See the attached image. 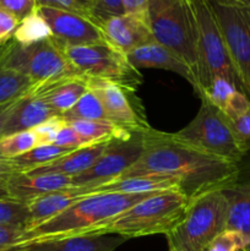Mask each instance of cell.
<instances>
[{"label": "cell", "instance_id": "44dd1931", "mask_svg": "<svg viewBox=\"0 0 250 251\" xmlns=\"http://www.w3.org/2000/svg\"><path fill=\"white\" fill-rule=\"evenodd\" d=\"M110 141V140H109ZM91 145L87 147L74 150L70 153L61 156L44 166L26 172L28 174H60V176H75L83 173L95 164V162L102 156L108 142Z\"/></svg>", "mask_w": 250, "mask_h": 251}, {"label": "cell", "instance_id": "d6986e66", "mask_svg": "<svg viewBox=\"0 0 250 251\" xmlns=\"http://www.w3.org/2000/svg\"><path fill=\"white\" fill-rule=\"evenodd\" d=\"M126 240L115 234L80 235L31 243L17 251H114Z\"/></svg>", "mask_w": 250, "mask_h": 251}, {"label": "cell", "instance_id": "cb8c5ba5", "mask_svg": "<svg viewBox=\"0 0 250 251\" xmlns=\"http://www.w3.org/2000/svg\"><path fill=\"white\" fill-rule=\"evenodd\" d=\"M74 150L65 149V147L56 146V145H43L32 149L26 153L17 156L15 158H10V166L12 167L16 173H26V172L36 169L38 167L44 166L54 159L61 156L70 153Z\"/></svg>", "mask_w": 250, "mask_h": 251}, {"label": "cell", "instance_id": "f6af8a7d", "mask_svg": "<svg viewBox=\"0 0 250 251\" xmlns=\"http://www.w3.org/2000/svg\"><path fill=\"white\" fill-rule=\"evenodd\" d=\"M244 251H250V248H248V249H245Z\"/></svg>", "mask_w": 250, "mask_h": 251}, {"label": "cell", "instance_id": "3957f363", "mask_svg": "<svg viewBox=\"0 0 250 251\" xmlns=\"http://www.w3.org/2000/svg\"><path fill=\"white\" fill-rule=\"evenodd\" d=\"M189 205L190 200L176 189L153 193L110 221L100 234H115L125 239L166 235L180 223Z\"/></svg>", "mask_w": 250, "mask_h": 251}, {"label": "cell", "instance_id": "bcb514c9", "mask_svg": "<svg viewBox=\"0 0 250 251\" xmlns=\"http://www.w3.org/2000/svg\"><path fill=\"white\" fill-rule=\"evenodd\" d=\"M1 47H2V46H0V49H1Z\"/></svg>", "mask_w": 250, "mask_h": 251}, {"label": "cell", "instance_id": "e0dca14e", "mask_svg": "<svg viewBox=\"0 0 250 251\" xmlns=\"http://www.w3.org/2000/svg\"><path fill=\"white\" fill-rule=\"evenodd\" d=\"M228 201L225 229L242 233L249 240L250 248V168H243L233 183L222 189Z\"/></svg>", "mask_w": 250, "mask_h": 251}, {"label": "cell", "instance_id": "ee69618b", "mask_svg": "<svg viewBox=\"0 0 250 251\" xmlns=\"http://www.w3.org/2000/svg\"><path fill=\"white\" fill-rule=\"evenodd\" d=\"M0 169H4V171H10L16 173V172L12 169V167L10 166V158H6V157L1 153H0Z\"/></svg>", "mask_w": 250, "mask_h": 251}, {"label": "cell", "instance_id": "9a60e30c", "mask_svg": "<svg viewBox=\"0 0 250 251\" xmlns=\"http://www.w3.org/2000/svg\"><path fill=\"white\" fill-rule=\"evenodd\" d=\"M126 58L137 70L139 69H162V70L178 74L193 86L196 93L199 92L198 81L191 69L175 53L157 41H152L130 51L126 54Z\"/></svg>", "mask_w": 250, "mask_h": 251}, {"label": "cell", "instance_id": "ab89813d", "mask_svg": "<svg viewBox=\"0 0 250 251\" xmlns=\"http://www.w3.org/2000/svg\"><path fill=\"white\" fill-rule=\"evenodd\" d=\"M150 0H124L125 12L130 14H149Z\"/></svg>", "mask_w": 250, "mask_h": 251}, {"label": "cell", "instance_id": "603a6c76", "mask_svg": "<svg viewBox=\"0 0 250 251\" xmlns=\"http://www.w3.org/2000/svg\"><path fill=\"white\" fill-rule=\"evenodd\" d=\"M82 189V188H81ZM179 190V181L175 179L167 178V176H131V178H122L117 180L102 184L92 189H83L86 195L91 194H150L158 193L166 190ZM180 191V190H179Z\"/></svg>", "mask_w": 250, "mask_h": 251}, {"label": "cell", "instance_id": "60d3db41", "mask_svg": "<svg viewBox=\"0 0 250 251\" xmlns=\"http://www.w3.org/2000/svg\"><path fill=\"white\" fill-rule=\"evenodd\" d=\"M21 98H20V100H21ZM20 100H15V102L11 103V104L6 105V107H4V108H1V109H0V139H1L2 135H4L5 125H6L7 120H9V118H10V115H11L12 110H14L15 105L17 104V102H19Z\"/></svg>", "mask_w": 250, "mask_h": 251}, {"label": "cell", "instance_id": "ffe728a7", "mask_svg": "<svg viewBox=\"0 0 250 251\" xmlns=\"http://www.w3.org/2000/svg\"><path fill=\"white\" fill-rule=\"evenodd\" d=\"M85 196L87 195L81 188H68L33 199L27 202L29 218L26 230L33 229L42 223L51 220Z\"/></svg>", "mask_w": 250, "mask_h": 251}, {"label": "cell", "instance_id": "7bdbcfd3", "mask_svg": "<svg viewBox=\"0 0 250 251\" xmlns=\"http://www.w3.org/2000/svg\"><path fill=\"white\" fill-rule=\"evenodd\" d=\"M12 173H14V172L0 169V196H7L6 194L7 181H9L10 176H11ZM7 198H9V196H7Z\"/></svg>", "mask_w": 250, "mask_h": 251}, {"label": "cell", "instance_id": "4dcf8cb0", "mask_svg": "<svg viewBox=\"0 0 250 251\" xmlns=\"http://www.w3.org/2000/svg\"><path fill=\"white\" fill-rule=\"evenodd\" d=\"M239 91L237 88V86L234 83H232L230 81L225 80L222 77H216L213 78L212 82L210 83L207 90L203 92V97L207 98L212 104H215L216 107L220 108L221 110L225 108V103L228 102L230 97L233 96V93ZM201 96V97H202Z\"/></svg>", "mask_w": 250, "mask_h": 251}, {"label": "cell", "instance_id": "7c38bea8", "mask_svg": "<svg viewBox=\"0 0 250 251\" xmlns=\"http://www.w3.org/2000/svg\"><path fill=\"white\" fill-rule=\"evenodd\" d=\"M88 90L92 91L102 103L108 119L115 125L130 131H145L150 129L141 104L135 105V92L108 81L87 80Z\"/></svg>", "mask_w": 250, "mask_h": 251}, {"label": "cell", "instance_id": "8992f818", "mask_svg": "<svg viewBox=\"0 0 250 251\" xmlns=\"http://www.w3.org/2000/svg\"><path fill=\"white\" fill-rule=\"evenodd\" d=\"M0 68L21 73L34 86L49 85L68 78H87L69 60L63 48L48 38L29 47L11 39L0 49Z\"/></svg>", "mask_w": 250, "mask_h": 251}, {"label": "cell", "instance_id": "9c48e42d", "mask_svg": "<svg viewBox=\"0 0 250 251\" xmlns=\"http://www.w3.org/2000/svg\"><path fill=\"white\" fill-rule=\"evenodd\" d=\"M61 47V46H60ZM69 60L88 80H100L122 86L135 92L144 82V76L127 60L126 54L109 44L61 47Z\"/></svg>", "mask_w": 250, "mask_h": 251}, {"label": "cell", "instance_id": "4fadbf2b", "mask_svg": "<svg viewBox=\"0 0 250 251\" xmlns=\"http://www.w3.org/2000/svg\"><path fill=\"white\" fill-rule=\"evenodd\" d=\"M48 24L51 38L61 47H78L107 43L102 31L87 17L49 7H37Z\"/></svg>", "mask_w": 250, "mask_h": 251}, {"label": "cell", "instance_id": "83f0119b", "mask_svg": "<svg viewBox=\"0 0 250 251\" xmlns=\"http://www.w3.org/2000/svg\"><path fill=\"white\" fill-rule=\"evenodd\" d=\"M28 206L26 202L0 196V226L26 229L28 225Z\"/></svg>", "mask_w": 250, "mask_h": 251}, {"label": "cell", "instance_id": "d4e9b609", "mask_svg": "<svg viewBox=\"0 0 250 251\" xmlns=\"http://www.w3.org/2000/svg\"><path fill=\"white\" fill-rule=\"evenodd\" d=\"M33 86L31 78L24 74L0 68V109L24 97Z\"/></svg>", "mask_w": 250, "mask_h": 251}, {"label": "cell", "instance_id": "7402d4cb", "mask_svg": "<svg viewBox=\"0 0 250 251\" xmlns=\"http://www.w3.org/2000/svg\"><path fill=\"white\" fill-rule=\"evenodd\" d=\"M87 80L88 78H68L49 85L33 86L31 92L61 115L71 109L87 92Z\"/></svg>", "mask_w": 250, "mask_h": 251}, {"label": "cell", "instance_id": "5b68a950", "mask_svg": "<svg viewBox=\"0 0 250 251\" xmlns=\"http://www.w3.org/2000/svg\"><path fill=\"white\" fill-rule=\"evenodd\" d=\"M227 220L228 201L222 189L194 199L180 223L166 234L169 251H207L225 230Z\"/></svg>", "mask_w": 250, "mask_h": 251}, {"label": "cell", "instance_id": "836d02e7", "mask_svg": "<svg viewBox=\"0 0 250 251\" xmlns=\"http://www.w3.org/2000/svg\"><path fill=\"white\" fill-rule=\"evenodd\" d=\"M53 145H56V146L65 147V149L70 150H77L81 149V147H87L91 146V142L87 141L85 137L81 136L77 131H76L74 127H71L68 123L63 125V127L59 131L58 136H56L55 141H54Z\"/></svg>", "mask_w": 250, "mask_h": 251}, {"label": "cell", "instance_id": "f35d334b", "mask_svg": "<svg viewBox=\"0 0 250 251\" xmlns=\"http://www.w3.org/2000/svg\"><path fill=\"white\" fill-rule=\"evenodd\" d=\"M20 21L5 10L0 9V46H4L14 37Z\"/></svg>", "mask_w": 250, "mask_h": 251}, {"label": "cell", "instance_id": "484cf974", "mask_svg": "<svg viewBox=\"0 0 250 251\" xmlns=\"http://www.w3.org/2000/svg\"><path fill=\"white\" fill-rule=\"evenodd\" d=\"M60 118L65 123L78 122V120H88V122L108 120L110 122L100 100L90 90L78 100V102L71 109L63 113Z\"/></svg>", "mask_w": 250, "mask_h": 251}, {"label": "cell", "instance_id": "e575fe53", "mask_svg": "<svg viewBox=\"0 0 250 251\" xmlns=\"http://www.w3.org/2000/svg\"><path fill=\"white\" fill-rule=\"evenodd\" d=\"M64 124H65V122H63V119L59 117L55 118V119L49 120V122L43 123V124L38 125L37 127H34L33 132L37 136L38 146L53 145Z\"/></svg>", "mask_w": 250, "mask_h": 251}, {"label": "cell", "instance_id": "8d00e7d4", "mask_svg": "<svg viewBox=\"0 0 250 251\" xmlns=\"http://www.w3.org/2000/svg\"><path fill=\"white\" fill-rule=\"evenodd\" d=\"M250 109V100L242 92L237 91L233 93L232 97L225 103V108L222 109L223 114L229 120H234L247 113Z\"/></svg>", "mask_w": 250, "mask_h": 251}, {"label": "cell", "instance_id": "4316f807", "mask_svg": "<svg viewBox=\"0 0 250 251\" xmlns=\"http://www.w3.org/2000/svg\"><path fill=\"white\" fill-rule=\"evenodd\" d=\"M51 31L43 17L36 11L22 20L15 31L14 39L22 47H29L50 38Z\"/></svg>", "mask_w": 250, "mask_h": 251}, {"label": "cell", "instance_id": "d590c367", "mask_svg": "<svg viewBox=\"0 0 250 251\" xmlns=\"http://www.w3.org/2000/svg\"><path fill=\"white\" fill-rule=\"evenodd\" d=\"M0 9L14 15L20 22L37 10L36 0H0Z\"/></svg>", "mask_w": 250, "mask_h": 251}, {"label": "cell", "instance_id": "6da1fadb", "mask_svg": "<svg viewBox=\"0 0 250 251\" xmlns=\"http://www.w3.org/2000/svg\"><path fill=\"white\" fill-rule=\"evenodd\" d=\"M144 136V153L119 179L146 176L175 179L179 190L193 201L203 194L225 188L240 173V163L200 151L174 134L150 127Z\"/></svg>", "mask_w": 250, "mask_h": 251}, {"label": "cell", "instance_id": "b9f144b4", "mask_svg": "<svg viewBox=\"0 0 250 251\" xmlns=\"http://www.w3.org/2000/svg\"><path fill=\"white\" fill-rule=\"evenodd\" d=\"M207 1L223 6H250V0H207Z\"/></svg>", "mask_w": 250, "mask_h": 251}, {"label": "cell", "instance_id": "30bf717a", "mask_svg": "<svg viewBox=\"0 0 250 251\" xmlns=\"http://www.w3.org/2000/svg\"><path fill=\"white\" fill-rule=\"evenodd\" d=\"M145 131L132 132L131 136L126 139L110 140L102 156L91 168L83 173L71 176V188H82L88 190L119 179L144 153Z\"/></svg>", "mask_w": 250, "mask_h": 251}, {"label": "cell", "instance_id": "d6a6232c", "mask_svg": "<svg viewBox=\"0 0 250 251\" xmlns=\"http://www.w3.org/2000/svg\"><path fill=\"white\" fill-rule=\"evenodd\" d=\"M26 229L0 226V251H17L24 247Z\"/></svg>", "mask_w": 250, "mask_h": 251}, {"label": "cell", "instance_id": "8fae6325", "mask_svg": "<svg viewBox=\"0 0 250 251\" xmlns=\"http://www.w3.org/2000/svg\"><path fill=\"white\" fill-rule=\"evenodd\" d=\"M211 5L243 93L250 100V6Z\"/></svg>", "mask_w": 250, "mask_h": 251}, {"label": "cell", "instance_id": "ba28073f", "mask_svg": "<svg viewBox=\"0 0 250 251\" xmlns=\"http://www.w3.org/2000/svg\"><path fill=\"white\" fill-rule=\"evenodd\" d=\"M200 98L201 105L196 117L174 135L200 151L242 163L248 151L235 136L228 118L207 98Z\"/></svg>", "mask_w": 250, "mask_h": 251}, {"label": "cell", "instance_id": "74e56055", "mask_svg": "<svg viewBox=\"0 0 250 251\" xmlns=\"http://www.w3.org/2000/svg\"><path fill=\"white\" fill-rule=\"evenodd\" d=\"M229 120V119H228ZM232 129L234 131L235 136L240 141V144L244 146L248 152L250 151V109L239 118L234 120H229Z\"/></svg>", "mask_w": 250, "mask_h": 251}, {"label": "cell", "instance_id": "52a82bcc", "mask_svg": "<svg viewBox=\"0 0 250 251\" xmlns=\"http://www.w3.org/2000/svg\"><path fill=\"white\" fill-rule=\"evenodd\" d=\"M191 2L198 26V95L201 97L216 77L230 81L242 91L212 5L207 0H191Z\"/></svg>", "mask_w": 250, "mask_h": 251}, {"label": "cell", "instance_id": "5bb4252c", "mask_svg": "<svg viewBox=\"0 0 250 251\" xmlns=\"http://www.w3.org/2000/svg\"><path fill=\"white\" fill-rule=\"evenodd\" d=\"M100 28L107 44L124 54L154 41L149 14L125 12L105 21Z\"/></svg>", "mask_w": 250, "mask_h": 251}, {"label": "cell", "instance_id": "1f68e13d", "mask_svg": "<svg viewBox=\"0 0 250 251\" xmlns=\"http://www.w3.org/2000/svg\"><path fill=\"white\" fill-rule=\"evenodd\" d=\"M37 7H49L90 19L92 0H36Z\"/></svg>", "mask_w": 250, "mask_h": 251}, {"label": "cell", "instance_id": "277c9868", "mask_svg": "<svg viewBox=\"0 0 250 251\" xmlns=\"http://www.w3.org/2000/svg\"><path fill=\"white\" fill-rule=\"evenodd\" d=\"M149 20L154 41L175 53L198 81V26L191 0H150Z\"/></svg>", "mask_w": 250, "mask_h": 251}, {"label": "cell", "instance_id": "2e32d148", "mask_svg": "<svg viewBox=\"0 0 250 251\" xmlns=\"http://www.w3.org/2000/svg\"><path fill=\"white\" fill-rule=\"evenodd\" d=\"M68 188H71V176H68L12 173L7 181L6 194L14 200L27 203L39 196Z\"/></svg>", "mask_w": 250, "mask_h": 251}, {"label": "cell", "instance_id": "f546056e", "mask_svg": "<svg viewBox=\"0 0 250 251\" xmlns=\"http://www.w3.org/2000/svg\"><path fill=\"white\" fill-rule=\"evenodd\" d=\"M124 14V0H92L90 20L100 27L112 17Z\"/></svg>", "mask_w": 250, "mask_h": 251}, {"label": "cell", "instance_id": "ac0fdd59", "mask_svg": "<svg viewBox=\"0 0 250 251\" xmlns=\"http://www.w3.org/2000/svg\"><path fill=\"white\" fill-rule=\"evenodd\" d=\"M60 117L53 108L29 91L17 102L4 129V136L33 130L38 125Z\"/></svg>", "mask_w": 250, "mask_h": 251}, {"label": "cell", "instance_id": "7a4b0ae2", "mask_svg": "<svg viewBox=\"0 0 250 251\" xmlns=\"http://www.w3.org/2000/svg\"><path fill=\"white\" fill-rule=\"evenodd\" d=\"M151 194H91L51 220L25 233L24 247L31 243L100 234L103 228ZM21 249V248H20Z\"/></svg>", "mask_w": 250, "mask_h": 251}, {"label": "cell", "instance_id": "f1b7e54d", "mask_svg": "<svg viewBox=\"0 0 250 251\" xmlns=\"http://www.w3.org/2000/svg\"><path fill=\"white\" fill-rule=\"evenodd\" d=\"M37 146L38 141L33 130L16 132L0 139V153L4 154L6 158L21 156Z\"/></svg>", "mask_w": 250, "mask_h": 251}]
</instances>
